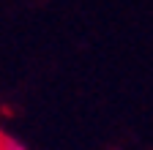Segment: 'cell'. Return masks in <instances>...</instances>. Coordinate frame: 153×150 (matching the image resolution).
Segmentation results:
<instances>
[{"instance_id": "6da1fadb", "label": "cell", "mask_w": 153, "mask_h": 150, "mask_svg": "<svg viewBox=\"0 0 153 150\" xmlns=\"http://www.w3.org/2000/svg\"><path fill=\"white\" fill-rule=\"evenodd\" d=\"M0 150H25V147H22V145H16L11 137H6L3 131H0Z\"/></svg>"}]
</instances>
